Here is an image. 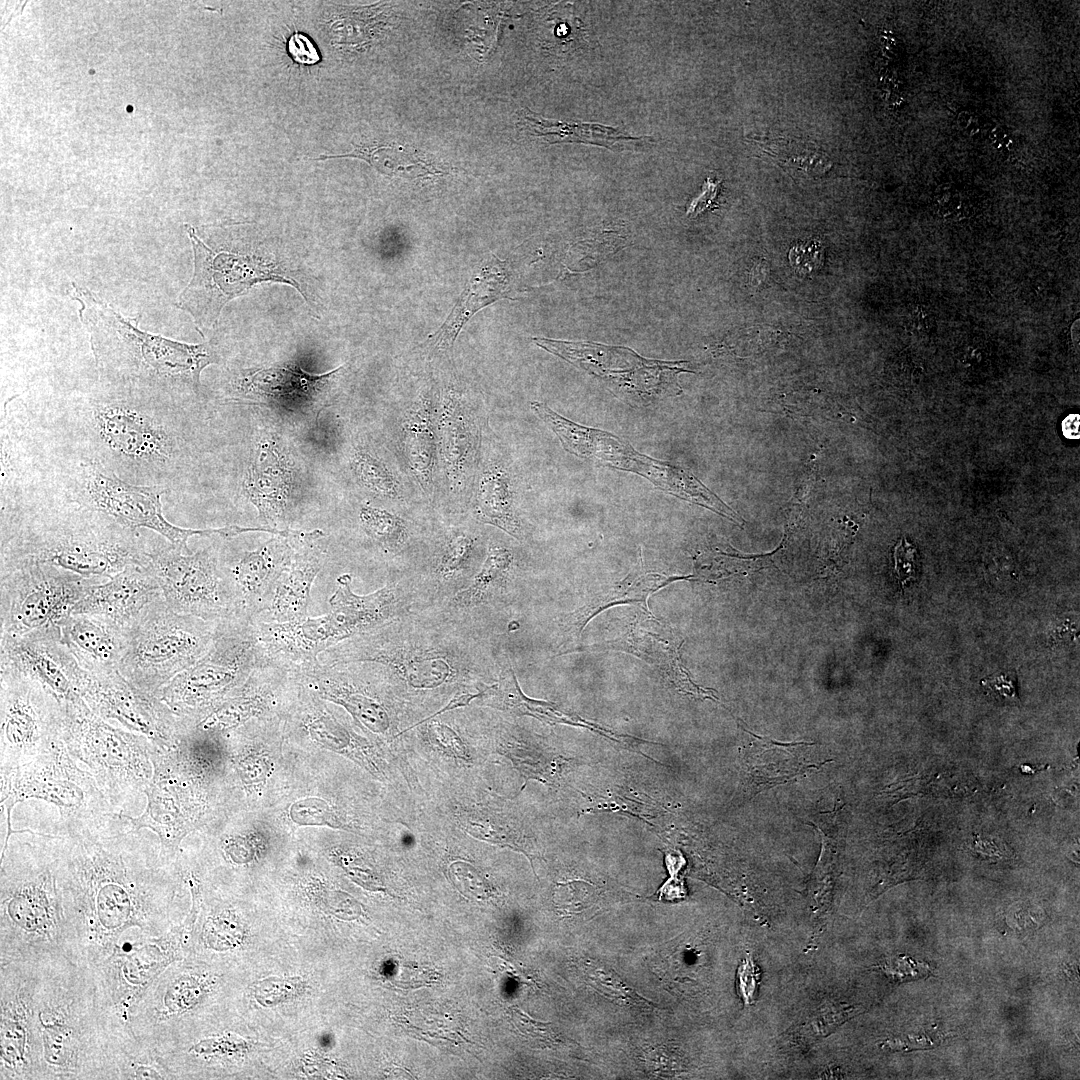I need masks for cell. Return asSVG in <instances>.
<instances>
[{
  "label": "cell",
  "instance_id": "816d5d0a",
  "mask_svg": "<svg viewBox=\"0 0 1080 1080\" xmlns=\"http://www.w3.org/2000/svg\"><path fill=\"white\" fill-rule=\"evenodd\" d=\"M717 191L718 183L707 179L703 192L691 202L687 210V215L697 216L705 209L711 207L716 198Z\"/></svg>",
  "mask_w": 1080,
  "mask_h": 1080
},
{
  "label": "cell",
  "instance_id": "e0dca14e",
  "mask_svg": "<svg viewBox=\"0 0 1080 1080\" xmlns=\"http://www.w3.org/2000/svg\"><path fill=\"white\" fill-rule=\"evenodd\" d=\"M0 769L27 765L62 739L63 708L30 674L0 664Z\"/></svg>",
  "mask_w": 1080,
  "mask_h": 1080
},
{
  "label": "cell",
  "instance_id": "8d00e7d4",
  "mask_svg": "<svg viewBox=\"0 0 1080 1080\" xmlns=\"http://www.w3.org/2000/svg\"><path fill=\"white\" fill-rule=\"evenodd\" d=\"M431 415L429 404L421 401L404 422L406 456L416 477L424 484L432 477L436 457Z\"/></svg>",
  "mask_w": 1080,
  "mask_h": 1080
},
{
  "label": "cell",
  "instance_id": "f546056e",
  "mask_svg": "<svg viewBox=\"0 0 1080 1080\" xmlns=\"http://www.w3.org/2000/svg\"><path fill=\"white\" fill-rule=\"evenodd\" d=\"M742 729L752 738L742 760L745 785L752 794L794 780L811 769L818 770L825 763H811L805 757L813 743L780 742Z\"/></svg>",
  "mask_w": 1080,
  "mask_h": 1080
},
{
  "label": "cell",
  "instance_id": "f35d334b",
  "mask_svg": "<svg viewBox=\"0 0 1080 1080\" xmlns=\"http://www.w3.org/2000/svg\"><path fill=\"white\" fill-rule=\"evenodd\" d=\"M524 124L538 137H553V142H577L593 144L605 148L613 147L618 141L631 140L616 128L597 123H565L547 120L525 111Z\"/></svg>",
  "mask_w": 1080,
  "mask_h": 1080
},
{
  "label": "cell",
  "instance_id": "6da1fadb",
  "mask_svg": "<svg viewBox=\"0 0 1080 1080\" xmlns=\"http://www.w3.org/2000/svg\"><path fill=\"white\" fill-rule=\"evenodd\" d=\"M46 837L74 962L92 969L113 954L126 932L156 937L178 926L176 874L161 859L153 831Z\"/></svg>",
  "mask_w": 1080,
  "mask_h": 1080
},
{
  "label": "cell",
  "instance_id": "d590c367",
  "mask_svg": "<svg viewBox=\"0 0 1080 1080\" xmlns=\"http://www.w3.org/2000/svg\"><path fill=\"white\" fill-rule=\"evenodd\" d=\"M760 150L780 166L795 173L820 175L831 168V162L821 148L812 142L796 137L757 136L752 138Z\"/></svg>",
  "mask_w": 1080,
  "mask_h": 1080
},
{
  "label": "cell",
  "instance_id": "2e32d148",
  "mask_svg": "<svg viewBox=\"0 0 1080 1080\" xmlns=\"http://www.w3.org/2000/svg\"><path fill=\"white\" fill-rule=\"evenodd\" d=\"M101 582L40 563L0 565V635L21 636L58 625Z\"/></svg>",
  "mask_w": 1080,
  "mask_h": 1080
},
{
  "label": "cell",
  "instance_id": "4dcf8cb0",
  "mask_svg": "<svg viewBox=\"0 0 1080 1080\" xmlns=\"http://www.w3.org/2000/svg\"><path fill=\"white\" fill-rule=\"evenodd\" d=\"M508 286L506 262L491 255L471 276L443 324L429 336L430 345L438 349L451 348L463 326L476 312L498 300L510 299Z\"/></svg>",
  "mask_w": 1080,
  "mask_h": 1080
},
{
  "label": "cell",
  "instance_id": "ffe728a7",
  "mask_svg": "<svg viewBox=\"0 0 1080 1080\" xmlns=\"http://www.w3.org/2000/svg\"><path fill=\"white\" fill-rule=\"evenodd\" d=\"M81 696L102 719L145 736L161 749L174 747L183 732L179 718L160 697L139 690L119 670L85 672Z\"/></svg>",
  "mask_w": 1080,
  "mask_h": 1080
},
{
  "label": "cell",
  "instance_id": "484cf974",
  "mask_svg": "<svg viewBox=\"0 0 1080 1080\" xmlns=\"http://www.w3.org/2000/svg\"><path fill=\"white\" fill-rule=\"evenodd\" d=\"M323 536L319 529L293 531L291 562L277 581L268 610L257 620L290 622L308 617L311 589L327 560V552L320 544Z\"/></svg>",
  "mask_w": 1080,
  "mask_h": 1080
},
{
  "label": "cell",
  "instance_id": "e575fe53",
  "mask_svg": "<svg viewBox=\"0 0 1080 1080\" xmlns=\"http://www.w3.org/2000/svg\"><path fill=\"white\" fill-rule=\"evenodd\" d=\"M109 1061L112 1080L175 1079L156 1051L134 1033L111 1037Z\"/></svg>",
  "mask_w": 1080,
  "mask_h": 1080
},
{
  "label": "cell",
  "instance_id": "d6a6232c",
  "mask_svg": "<svg viewBox=\"0 0 1080 1080\" xmlns=\"http://www.w3.org/2000/svg\"><path fill=\"white\" fill-rule=\"evenodd\" d=\"M687 578L689 579L691 576L665 577L655 573H645L642 560H640L639 567L625 579L609 587L606 591L595 595L582 607L569 614L564 622L565 632L578 638L592 617L615 604L639 602L643 604L645 609H648L647 599L651 593L674 580Z\"/></svg>",
  "mask_w": 1080,
  "mask_h": 1080
},
{
  "label": "cell",
  "instance_id": "9c48e42d",
  "mask_svg": "<svg viewBox=\"0 0 1080 1080\" xmlns=\"http://www.w3.org/2000/svg\"><path fill=\"white\" fill-rule=\"evenodd\" d=\"M62 708V739L71 757L93 776L117 813L140 816L153 777L151 755L156 745L102 719L83 699Z\"/></svg>",
  "mask_w": 1080,
  "mask_h": 1080
},
{
  "label": "cell",
  "instance_id": "60d3db41",
  "mask_svg": "<svg viewBox=\"0 0 1080 1080\" xmlns=\"http://www.w3.org/2000/svg\"><path fill=\"white\" fill-rule=\"evenodd\" d=\"M358 519L364 533L386 552L399 551L408 539L404 520L387 510L364 505Z\"/></svg>",
  "mask_w": 1080,
  "mask_h": 1080
},
{
  "label": "cell",
  "instance_id": "c3c4849f",
  "mask_svg": "<svg viewBox=\"0 0 1080 1080\" xmlns=\"http://www.w3.org/2000/svg\"><path fill=\"white\" fill-rule=\"evenodd\" d=\"M287 50L292 60L299 64L314 65L321 60L314 43L309 37L299 32L290 36Z\"/></svg>",
  "mask_w": 1080,
  "mask_h": 1080
},
{
  "label": "cell",
  "instance_id": "d6986e66",
  "mask_svg": "<svg viewBox=\"0 0 1080 1080\" xmlns=\"http://www.w3.org/2000/svg\"><path fill=\"white\" fill-rule=\"evenodd\" d=\"M532 341L542 349L601 379L616 393L630 396L634 400L679 394L682 388L678 383V375L694 372L688 368L687 361L646 359L625 347L540 337H534Z\"/></svg>",
  "mask_w": 1080,
  "mask_h": 1080
},
{
  "label": "cell",
  "instance_id": "83f0119b",
  "mask_svg": "<svg viewBox=\"0 0 1080 1080\" xmlns=\"http://www.w3.org/2000/svg\"><path fill=\"white\" fill-rule=\"evenodd\" d=\"M152 572L143 566H129L109 579L90 587L71 614L101 616L127 628L141 611L161 596Z\"/></svg>",
  "mask_w": 1080,
  "mask_h": 1080
},
{
  "label": "cell",
  "instance_id": "3957f363",
  "mask_svg": "<svg viewBox=\"0 0 1080 1080\" xmlns=\"http://www.w3.org/2000/svg\"><path fill=\"white\" fill-rule=\"evenodd\" d=\"M0 533V565L40 563L101 581L146 567L152 546L139 530L53 492L1 509Z\"/></svg>",
  "mask_w": 1080,
  "mask_h": 1080
},
{
  "label": "cell",
  "instance_id": "f907efd6",
  "mask_svg": "<svg viewBox=\"0 0 1080 1080\" xmlns=\"http://www.w3.org/2000/svg\"><path fill=\"white\" fill-rule=\"evenodd\" d=\"M430 738L441 747L464 756L465 749L458 735L448 726L440 723H432L428 726Z\"/></svg>",
  "mask_w": 1080,
  "mask_h": 1080
},
{
  "label": "cell",
  "instance_id": "ac0fdd59",
  "mask_svg": "<svg viewBox=\"0 0 1080 1080\" xmlns=\"http://www.w3.org/2000/svg\"><path fill=\"white\" fill-rule=\"evenodd\" d=\"M146 567L156 578L165 602L175 612L219 622L235 615V604L219 564L218 548L194 553L169 542L152 544Z\"/></svg>",
  "mask_w": 1080,
  "mask_h": 1080
},
{
  "label": "cell",
  "instance_id": "681fc988",
  "mask_svg": "<svg viewBox=\"0 0 1080 1080\" xmlns=\"http://www.w3.org/2000/svg\"><path fill=\"white\" fill-rule=\"evenodd\" d=\"M908 325L918 334L929 335L937 327L936 317L926 305L916 304L909 310Z\"/></svg>",
  "mask_w": 1080,
  "mask_h": 1080
},
{
  "label": "cell",
  "instance_id": "7c38bea8",
  "mask_svg": "<svg viewBox=\"0 0 1080 1080\" xmlns=\"http://www.w3.org/2000/svg\"><path fill=\"white\" fill-rule=\"evenodd\" d=\"M186 918L161 936L139 929L126 932L111 956L90 969L96 997L111 1036L133 1032L130 1019L137 1003L172 963L190 947L192 924Z\"/></svg>",
  "mask_w": 1080,
  "mask_h": 1080
},
{
  "label": "cell",
  "instance_id": "b9f144b4",
  "mask_svg": "<svg viewBox=\"0 0 1080 1080\" xmlns=\"http://www.w3.org/2000/svg\"><path fill=\"white\" fill-rule=\"evenodd\" d=\"M351 467L358 481L374 494L386 498L398 497V481L388 467L370 453H355Z\"/></svg>",
  "mask_w": 1080,
  "mask_h": 1080
},
{
  "label": "cell",
  "instance_id": "30bf717a",
  "mask_svg": "<svg viewBox=\"0 0 1080 1080\" xmlns=\"http://www.w3.org/2000/svg\"><path fill=\"white\" fill-rule=\"evenodd\" d=\"M217 626L218 622L175 612L161 595L126 628L119 672L139 690L160 697L172 679L210 650Z\"/></svg>",
  "mask_w": 1080,
  "mask_h": 1080
},
{
  "label": "cell",
  "instance_id": "cb8c5ba5",
  "mask_svg": "<svg viewBox=\"0 0 1080 1080\" xmlns=\"http://www.w3.org/2000/svg\"><path fill=\"white\" fill-rule=\"evenodd\" d=\"M336 582L337 588L329 599L332 610L316 617L330 648L399 618L403 598L396 583H388L367 595H357L352 591L350 574L340 575Z\"/></svg>",
  "mask_w": 1080,
  "mask_h": 1080
},
{
  "label": "cell",
  "instance_id": "db71d44e",
  "mask_svg": "<svg viewBox=\"0 0 1080 1080\" xmlns=\"http://www.w3.org/2000/svg\"><path fill=\"white\" fill-rule=\"evenodd\" d=\"M1062 432L1066 438L1078 439L1079 438V416L1077 414L1068 415L1062 422Z\"/></svg>",
  "mask_w": 1080,
  "mask_h": 1080
},
{
  "label": "cell",
  "instance_id": "1f68e13d",
  "mask_svg": "<svg viewBox=\"0 0 1080 1080\" xmlns=\"http://www.w3.org/2000/svg\"><path fill=\"white\" fill-rule=\"evenodd\" d=\"M440 430L446 475L454 490L462 488L473 469L478 432L471 413L456 396L445 398Z\"/></svg>",
  "mask_w": 1080,
  "mask_h": 1080
},
{
  "label": "cell",
  "instance_id": "4fadbf2b",
  "mask_svg": "<svg viewBox=\"0 0 1080 1080\" xmlns=\"http://www.w3.org/2000/svg\"><path fill=\"white\" fill-rule=\"evenodd\" d=\"M186 228L193 248L194 271L176 306L193 318L200 333L216 324L230 300L261 282L289 284L309 302V294L301 283L275 261L232 252L225 244H209L193 227L186 225Z\"/></svg>",
  "mask_w": 1080,
  "mask_h": 1080
},
{
  "label": "cell",
  "instance_id": "44dd1931",
  "mask_svg": "<svg viewBox=\"0 0 1080 1080\" xmlns=\"http://www.w3.org/2000/svg\"><path fill=\"white\" fill-rule=\"evenodd\" d=\"M38 964H0V1079L34 1080L33 1021Z\"/></svg>",
  "mask_w": 1080,
  "mask_h": 1080
},
{
  "label": "cell",
  "instance_id": "7402d4cb",
  "mask_svg": "<svg viewBox=\"0 0 1080 1080\" xmlns=\"http://www.w3.org/2000/svg\"><path fill=\"white\" fill-rule=\"evenodd\" d=\"M0 664L36 678L62 706L83 699L85 672L64 643L58 625L21 636L0 635Z\"/></svg>",
  "mask_w": 1080,
  "mask_h": 1080
},
{
  "label": "cell",
  "instance_id": "4316f807",
  "mask_svg": "<svg viewBox=\"0 0 1080 1080\" xmlns=\"http://www.w3.org/2000/svg\"><path fill=\"white\" fill-rule=\"evenodd\" d=\"M343 370L340 366L323 374H312L299 366L283 365L246 370L237 380L243 396L290 410L308 408L325 398Z\"/></svg>",
  "mask_w": 1080,
  "mask_h": 1080
},
{
  "label": "cell",
  "instance_id": "5b68a950",
  "mask_svg": "<svg viewBox=\"0 0 1080 1080\" xmlns=\"http://www.w3.org/2000/svg\"><path fill=\"white\" fill-rule=\"evenodd\" d=\"M80 304L98 378L110 384L173 402L176 392H199L200 376L220 357L209 343L188 344L139 328L140 315L127 317L89 289L72 282Z\"/></svg>",
  "mask_w": 1080,
  "mask_h": 1080
},
{
  "label": "cell",
  "instance_id": "d4e9b609",
  "mask_svg": "<svg viewBox=\"0 0 1080 1080\" xmlns=\"http://www.w3.org/2000/svg\"><path fill=\"white\" fill-rule=\"evenodd\" d=\"M296 486L294 465L275 437L265 436L254 446L243 489L267 527L280 530L287 522Z\"/></svg>",
  "mask_w": 1080,
  "mask_h": 1080
},
{
  "label": "cell",
  "instance_id": "7a4b0ae2",
  "mask_svg": "<svg viewBox=\"0 0 1080 1080\" xmlns=\"http://www.w3.org/2000/svg\"><path fill=\"white\" fill-rule=\"evenodd\" d=\"M172 404L98 378L45 408L26 407L53 447L94 461L127 482L167 490L186 455Z\"/></svg>",
  "mask_w": 1080,
  "mask_h": 1080
},
{
  "label": "cell",
  "instance_id": "ba28073f",
  "mask_svg": "<svg viewBox=\"0 0 1080 1080\" xmlns=\"http://www.w3.org/2000/svg\"><path fill=\"white\" fill-rule=\"evenodd\" d=\"M48 490L104 513L120 525L145 528L177 549L190 552L192 537L232 539L253 527L229 525L215 529L182 528L163 515L161 496L166 489L127 482L86 458L49 446Z\"/></svg>",
  "mask_w": 1080,
  "mask_h": 1080
},
{
  "label": "cell",
  "instance_id": "9a60e30c",
  "mask_svg": "<svg viewBox=\"0 0 1080 1080\" xmlns=\"http://www.w3.org/2000/svg\"><path fill=\"white\" fill-rule=\"evenodd\" d=\"M530 406L558 436L568 453L611 468L634 472L662 491L723 517L730 513L731 508L690 472L638 453L630 444L609 432L579 425L561 416L546 403L533 401Z\"/></svg>",
  "mask_w": 1080,
  "mask_h": 1080
},
{
  "label": "cell",
  "instance_id": "5bb4252c",
  "mask_svg": "<svg viewBox=\"0 0 1080 1080\" xmlns=\"http://www.w3.org/2000/svg\"><path fill=\"white\" fill-rule=\"evenodd\" d=\"M322 665L369 662L385 678L395 677L416 689H432L455 678L463 657L444 645L414 643L399 618L347 639L319 655Z\"/></svg>",
  "mask_w": 1080,
  "mask_h": 1080
},
{
  "label": "cell",
  "instance_id": "8fae6325",
  "mask_svg": "<svg viewBox=\"0 0 1080 1080\" xmlns=\"http://www.w3.org/2000/svg\"><path fill=\"white\" fill-rule=\"evenodd\" d=\"M264 660L255 620L234 615L218 622L210 650L172 679L160 698L184 727H193L226 701Z\"/></svg>",
  "mask_w": 1080,
  "mask_h": 1080
},
{
  "label": "cell",
  "instance_id": "277c9868",
  "mask_svg": "<svg viewBox=\"0 0 1080 1080\" xmlns=\"http://www.w3.org/2000/svg\"><path fill=\"white\" fill-rule=\"evenodd\" d=\"M34 1080H112L111 1034L90 969L62 958L38 964Z\"/></svg>",
  "mask_w": 1080,
  "mask_h": 1080
},
{
  "label": "cell",
  "instance_id": "f5cc1de1",
  "mask_svg": "<svg viewBox=\"0 0 1080 1080\" xmlns=\"http://www.w3.org/2000/svg\"><path fill=\"white\" fill-rule=\"evenodd\" d=\"M482 694H483V692H479V693H464V694H461V695H459V696H456V697H454V698H453V699H452V700H451V701H450V702H449V703H448V704H447V705H446V706H445L444 708H442L441 710L437 711L436 713H434L433 715L429 716L428 718L424 719L423 721H421V722H419V723H417V724H415V725L411 726V727H410V728H408V729H411V728H413V727H415V726L419 725V724H420V723H422V722L428 721V720H430L431 718H433V717H435V716H437V715H439V714H442V713H444V712H446V711H449V710H453V709H456V708H458V707H462V706H465V705L469 704V702H470L471 700H473V699H475V698H477V697L481 696Z\"/></svg>",
  "mask_w": 1080,
  "mask_h": 1080
},
{
  "label": "cell",
  "instance_id": "7bdbcfd3",
  "mask_svg": "<svg viewBox=\"0 0 1080 1080\" xmlns=\"http://www.w3.org/2000/svg\"><path fill=\"white\" fill-rule=\"evenodd\" d=\"M474 551V541L465 534H458L446 544L437 566L438 574L449 579L469 563Z\"/></svg>",
  "mask_w": 1080,
  "mask_h": 1080
},
{
  "label": "cell",
  "instance_id": "8992f818",
  "mask_svg": "<svg viewBox=\"0 0 1080 1080\" xmlns=\"http://www.w3.org/2000/svg\"><path fill=\"white\" fill-rule=\"evenodd\" d=\"M15 834L4 843L1 853L0 964H39L62 958L73 961L48 839Z\"/></svg>",
  "mask_w": 1080,
  "mask_h": 1080
},
{
  "label": "cell",
  "instance_id": "52a82bcc",
  "mask_svg": "<svg viewBox=\"0 0 1080 1080\" xmlns=\"http://www.w3.org/2000/svg\"><path fill=\"white\" fill-rule=\"evenodd\" d=\"M26 800L44 803V810L51 809L54 818L57 813L49 837L78 838L132 829L129 818L116 812L93 776L71 757L63 739L27 765L1 769L5 840L12 833V809Z\"/></svg>",
  "mask_w": 1080,
  "mask_h": 1080
},
{
  "label": "cell",
  "instance_id": "7dc6e473",
  "mask_svg": "<svg viewBox=\"0 0 1080 1080\" xmlns=\"http://www.w3.org/2000/svg\"><path fill=\"white\" fill-rule=\"evenodd\" d=\"M853 1012L854 1010L851 1007L844 1009V1007L836 1004L827 1005L819 1010L810 1025L817 1034L826 1035L841 1024L844 1019L851 1016Z\"/></svg>",
  "mask_w": 1080,
  "mask_h": 1080
},
{
  "label": "cell",
  "instance_id": "603a6c76",
  "mask_svg": "<svg viewBox=\"0 0 1080 1080\" xmlns=\"http://www.w3.org/2000/svg\"><path fill=\"white\" fill-rule=\"evenodd\" d=\"M290 536L274 535L257 549L233 555L218 549L236 616L257 620L268 610L277 581L293 556Z\"/></svg>",
  "mask_w": 1080,
  "mask_h": 1080
},
{
  "label": "cell",
  "instance_id": "ee69618b",
  "mask_svg": "<svg viewBox=\"0 0 1080 1080\" xmlns=\"http://www.w3.org/2000/svg\"><path fill=\"white\" fill-rule=\"evenodd\" d=\"M821 244L817 241H808L797 244L789 253L791 266L799 273H810L821 264Z\"/></svg>",
  "mask_w": 1080,
  "mask_h": 1080
},
{
  "label": "cell",
  "instance_id": "74e56055",
  "mask_svg": "<svg viewBox=\"0 0 1080 1080\" xmlns=\"http://www.w3.org/2000/svg\"><path fill=\"white\" fill-rule=\"evenodd\" d=\"M318 159L350 157L368 162L372 167L387 176L408 179L429 178L440 171L422 160L414 150L402 146L356 147L352 152L342 155H322Z\"/></svg>",
  "mask_w": 1080,
  "mask_h": 1080
},
{
  "label": "cell",
  "instance_id": "bcb514c9",
  "mask_svg": "<svg viewBox=\"0 0 1080 1080\" xmlns=\"http://www.w3.org/2000/svg\"><path fill=\"white\" fill-rule=\"evenodd\" d=\"M915 548L905 538H902L894 548V570L896 577L902 586L915 578Z\"/></svg>",
  "mask_w": 1080,
  "mask_h": 1080
},
{
  "label": "cell",
  "instance_id": "ab89813d",
  "mask_svg": "<svg viewBox=\"0 0 1080 1080\" xmlns=\"http://www.w3.org/2000/svg\"><path fill=\"white\" fill-rule=\"evenodd\" d=\"M513 562L512 552L500 546H491L486 559L471 583L452 599L457 607L478 605L503 585Z\"/></svg>",
  "mask_w": 1080,
  "mask_h": 1080
},
{
  "label": "cell",
  "instance_id": "836d02e7",
  "mask_svg": "<svg viewBox=\"0 0 1080 1080\" xmlns=\"http://www.w3.org/2000/svg\"><path fill=\"white\" fill-rule=\"evenodd\" d=\"M475 510L481 521L519 539L520 524L515 514L511 479L502 464L494 462L483 470Z\"/></svg>",
  "mask_w": 1080,
  "mask_h": 1080
},
{
  "label": "cell",
  "instance_id": "f1b7e54d",
  "mask_svg": "<svg viewBox=\"0 0 1080 1080\" xmlns=\"http://www.w3.org/2000/svg\"><path fill=\"white\" fill-rule=\"evenodd\" d=\"M58 626L64 643L85 672L119 670L127 644L126 628L89 614H70Z\"/></svg>",
  "mask_w": 1080,
  "mask_h": 1080
},
{
  "label": "cell",
  "instance_id": "f6af8a7d",
  "mask_svg": "<svg viewBox=\"0 0 1080 1080\" xmlns=\"http://www.w3.org/2000/svg\"><path fill=\"white\" fill-rule=\"evenodd\" d=\"M760 971L751 957L743 960L737 970V987L745 1005L755 1003Z\"/></svg>",
  "mask_w": 1080,
  "mask_h": 1080
}]
</instances>
